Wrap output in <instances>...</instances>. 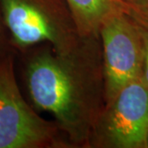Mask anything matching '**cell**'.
Masks as SVG:
<instances>
[{
    "instance_id": "cell-1",
    "label": "cell",
    "mask_w": 148,
    "mask_h": 148,
    "mask_svg": "<svg viewBox=\"0 0 148 148\" xmlns=\"http://www.w3.org/2000/svg\"><path fill=\"white\" fill-rule=\"evenodd\" d=\"M16 53L34 107L53 115L72 147H88L106 105L100 36H83L65 52L37 45Z\"/></svg>"
},
{
    "instance_id": "cell-6",
    "label": "cell",
    "mask_w": 148,
    "mask_h": 148,
    "mask_svg": "<svg viewBox=\"0 0 148 148\" xmlns=\"http://www.w3.org/2000/svg\"><path fill=\"white\" fill-rule=\"evenodd\" d=\"M66 1L82 36H100L101 26L107 19L128 11V5L122 0Z\"/></svg>"
},
{
    "instance_id": "cell-3",
    "label": "cell",
    "mask_w": 148,
    "mask_h": 148,
    "mask_svg": "<svg viewBox=\"0 0 148 148\" xmlns=\"http://www.w3.org/2000/svg\"><path fill=\"white\" fill-rule=\"evenodd\" d=\"M15 54L0 60V148L69 147L55 122L41 118L24 99L16 78Z\"/></svg>"
},
{
    "instance_id": "cell-5",
    "label": "cell",
    "mask_w": 148,
    "mask_h": 148,
    "mask_svg": "<svg viewBox=\"0 0 148 148\" xmlns=\"http://www.w3.org/2000/svg\"><path fill=\"white\" fill-rule=\"evenodd\" d=\"M100 39L108 104L124 86L141 78L144 44L141 27L126 12L111 16L103 23Z\"/></svg>"
},
{
    "instance_id": "cell-7",
    "label": "cell",
    "mask_w": 148,
    "mask_h": 148,
    "mask_svg": "<svg viewBox=\"0 0 148 148\" xmlns=\"http://www.w3.org/2000/svg\"><path fill=\"white\" fill-rule=\"evenodd\" d=\"M127 13L139 27L148 32V0H142L136 5L129 6Z\"/></svg>"
},
{
    "instance_id": "cell-10",
    "label": "cell",
    "mask_w": 148,
    "mask_h": 148,
    "mask_svg": "<svg viewBox=\"0 0 148 148\" xmlns=\"http://www.w3.org/2000/svg\"><path fill=\"white\" fill-rule=\"evenodd\" d=\"M122 1H123L124 3H126L127 5H128V7H129V6L138 4V3H139L142 0H122Z\"/></svg>"
},
{
    "instance_id": "cell-4",
    "label": "cell",
    "mask_w": 148,
    "mask_h": 148,
    "mask_svg": "<svg viewBox=\"0 0 148 148\" xmlns=\"http://www.w3.org/2000/svg\"><path fill=\"white\" fill-rule=\"evenodd\" d=\"M88 147L148 148V86L141 78L124 86L106 104Z\"/></svg>"
},
{
    "instance_id": "cell-9",
    "label": "cell",
    "mask_w": 148,
    "mask_h": 148,
    "mask_svg": "<svg viewBox=\"0 0 148 148\" xmlns=\"http://www.w3.org/2000/svg\"><path fill=\"white\" fill-rule=\"evenodd\" d=\"M142 29L143 44H144V58H143V73L141 79L148 86V32Z\"/></svg>"
},
{
    "instance_id": "cell-8",
    "label": "cell",
    "mask_w": 148,
    "mask_h": 148,
    "mask_svg": "<svg viewBox=\"0 0 148 148\" xmlns=\"http://www.w3.org/2000/svg\"><path fill=\"white\" fill-rule=\"evenodd\" d=\"M11 53H16V51L12 44L10 34L6 26L0 7V60Z\"/></svg>"
},
{
    "instance_id": "cell-2",
    "label": "cell",
    "mask_w": 148,
    "mask_h": 148,
    "mask_svg": "<svg viewBox=\"0 0 148 148\" xmlns=\"http://www.w3.org/2000/svg\"><path fill=\"white\" fill-rule=\"evenodd\" d=\"M0 7L16 53L44 43L65 52L83 37L66 0H0Z\"/></svg>"
}]
</instances>
